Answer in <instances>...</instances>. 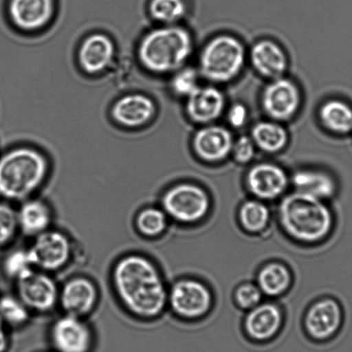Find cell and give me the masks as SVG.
Instances as JSON below:
<instances>
[{
    "label": "cell",
    "instance_id": "cell-7",
    "mask_svg": "<svg viewBox=\"0 0 352 352\" xmlns=\"http://www.w3.org/2000/svg\"><path fill=\"white\" fill-rule=\"evenodd\" d=\"M32 240L27 248L34 268L54 274L73 261L74 241L66 232L52 227Z\"/></svg>",
    "mask_w": 352,
    "mask_h": 352
},
{
    "label": "cell",
    "instance_id": "cell-8",
    "mask_svg": "<svg viewBox=\"0 0 352 352\" xmlns=\"http://www.w3.org/2000/svg\"><path fill=\"white\" fill-rule=\"evenodd\" d=\"M213 296L205 283L192 278L177 280L168 289L167 307L183 320H193L206 316Z\"/></svg>",
    "mask_w": 352,
    "mask_h": 352
},
{
    "label": "cell",
    "instance_id": "cell-30",
    "mask_svg": "<svg viewBox=\"0 0 352 352\" xmlns=\"http://www.w3.org/2000/svg\"><path fill=\"white\" fill-rule=\"evenodd\" d=\"M186 0H152L149 12L155 21L163 25H175L186 16Z\"/></svg>",
    "mask_w": 352,
    "mask_h": 352
},
{
    "label": "cell",
    "instance_id": "cell-1",
    "mask_svg": "<svg viewBox=\"0 0 352 352\" xmlns=\"http://www.w3.org/2000/svg\"><path fill=\"white\" fill-rule=\"evenodd\" d=\"M109 279L118 303L135 319H159L167 309L169 288L162 270L148 255L131 252L120 256Z\"/></svg>",
    "mask_w": 352,
    "mask_h": 352
},
{
    "label": "cell",
    "instance_id": "cell-25",
    "mask_svg": "<svg viewBox=\"0 0 352 352\" xmlns=\"http://www.w3.org/2000/svg\"><path fill=\"white\" fill-rule=\"evenodd\" d=\"M292 283V272L283 263H269L258 272L257 285L264 296H281L289 289Z\"/></svg>",
    "mask_w": 352,
    "mask_h": 352
},
{
    "label": "cell",
    "instance_id": "cell-34",
    "mask_svg": "<svg viewBox=\"0 0 352 352\" xmlns=\"http://www.w3.org/2000/svg\"><path fill=\"white\" fill-rule=\"evenodd\" d=\"M263 293L257 283H244L238 287L234 293L237 305L243 310H251L262 302Z\"/></svg>",
    "mask_w": 352,
    "mask_h": 352
},
{
    "label": "cell",
    "instance_id": "cell-15",
    "mask_svg": "<svg viewBox=\"0 0 352 352\" xmlns=\"http://www.w3.org/2000/svg\"><path fill=\"white\" fill-rule=\"evenodd\" d=\"M283 323L282 310L271 302H261L248 311L244 331L249 340L266 344L278 336Z\"/></svg>",
    "mask_w": 352,
    "mask_h": 352
},
{
    "label": "cell",
    "instance_id": "cell-31",
    "mask_svg": "<svg viewBox=\"0 0 352 352\" xmlns=\"http://www.w3.org/2000/svg\"><path fill=\"white\" fill-rule=\"evenodd\" d=\"M1 266L6 278L14 283L35 270L27 248H15L9 252L3 259Z\"/></svg>",
    "mask_w": 352,
    "mask_h": 352
},
{
    "label": "cell",
    "instance_id": "cell-10",
    "mask_svg": "<svg viewBox=\"0 0 352 352\" xmlns=\"http://www.w3.org/2000/svg\"><path fill=\"white\" fill-rule=\"evenodd\" d=\"M100 300V290L94 279L85 275L67 278L60 286L58 307L68 316L87 319Z\"/></svg>",
    "mask_w": 352,
    "mask_h": 352
},
{
    "label": "cell",
    "instance_id": "cell-24",
    "mask_svg": "<svg viewBox=\"0 0 352 352\" xmlns=\"http://www.w3.org/2000/svg\"><path fill=\"white\" fill-rule=\"evenodd\" d=\"M250 136L257 148L266 153L281 152L289 140L286 129L274 120L257 122L252 127Z\"/></svg>",
    "mask_w": 352,
    "mask_h": 352
},
{
    "label": "cell",
    "instance_id": "cell-3",
    "mask_svg": "<svg viewBox=\"0 0 352 352\" xmlns=\"http://www.w3.org/2000/svg\"><path fill=\"white\" fill-rule=\"evenodd\" d=\"M278 219L287 234L305 244L317 243L329 236L335 221L327 201L296 191L283 198Z\"/></svg>",
    "mask_w": 352,
    "mask_h": 352
},
{
    "label": "cell",
    "instance_id": "cell-19",
    "mask_svg": "<svg viewBox=\"0 0 352 352\" xmlns=\"http://www.w3.org/2000/svg\"><path fill=\"white\" fill-rule=\"evenodd\" d=\"M19 234L30 239L52 228L54 211L47 201L37 197L29 198L16 208Z\"/></svg>",
    "mask_w": 352,
    "mask_h": 352
},
{
    "label": "cell",
    "instance_id": "cell-5",
    "mask_svg": "<svg viewBox=\"0 0 352 352\" xmlns=\"http://www.w3.org/2000/svg\"><path fill=\"white\" fill-rule=\"evenodd\" d=\"M245 60L243 43L236 37L224 34L208 41L204 47L198 72L212 83H228L241 73Z\"/></svg>",
    "mask_w": 352,
    "mask_h": 352
},
{
    "label": "cell",
    "instance_id": "cell-37",
    "mask_svg": "<svg viewBox=\"0 0 352 352\" xmlns=\"http://www.w3.org/2000/svg\"><path fill=\"white\" fill-rule=\"evenodd\" d=\"M6 328V324L0 319V352H4L8 344V336Z\"/></svg>",
    "mask_w": 352,
    "mask_h": 352
},
{
    "label": "cell",
    "instance_id": "cell-33",
    "mask_svg": "<svg viewBox=\"0 0 352 352\" xmlns=\"http://www.w3.org/2000/svg\"><path fill=\"white\" fill-rule=\"evenodd\" d=\"M199 72L191 67H182L174 73L170 80V89L174 94L188 98L200 87Z\"/></svg>",
    "mask_w": 352,
    "mask_h": 352
},
{
    "label": "cell",
    "instance_id": "cell-36",
    "mask_svg": "<svg viewBox=\"0 0 352 352\" xmlns=\"http://www.w3.org/2000/svg\"><path fill=\"white\" fill-rule=\"evenodd\" d=\"M248 116L247 106L241 102H234L228 111L227 120L232 128L240 129L247 124Z\"/></svg>",
    "mask_w": 352,
    "mask_h": 352
},
{
    "label": "cell",
    "instance_id": "cell-29",
    "mask_svg": "<svg viewBox=\"0 0 352 352\" xmlns=\"http://www.w3.org/2000/svg\"><path fill=\"white\" fill-rule=\"evenodd\" d=\"M33 314L16 294L0 296V319L6 327H21L29 323Z\"/></svg>",
    "mask_w": 352,
    "mask_h": 352
},
{
    "label": "cell",
    "instance_id": "cell-28",
    "mask_svg": "<svg viewBox=\"0 0 352 352\" xmlns=\"http://www.w3.org/2000/svg\"><path fill=\"white\" fill-rule=\"evenodd\" d=\"M271 210L265 201L250 199L244 201L239 210V221L242 228L250 234H261L271 221Z\"/></svg>",
    "mask_w": 352,
    "mask_h": 352
},
{
    "label": "cell",
    "instance_id": "cell-14",
    "mask_svg": "<svg viewBox=\"0 0 352 352\" xmlns=\"http://www.w3.org/2000/svg\"><path fill=\"white\" fill-rule=\"evenodd\" d=\"M50 337L60 352H87L92 343V331L87 320L65 314L54 320Z\"/></svg>",
    "mask_w": 352,
    "mask_h": 352
},
{
    "label": "cell",
    "instance_id": "cell-22",
    "mask_svg": "<svg viewBox=\"0 0 352 352\" xmlns=\"http://www.w3.org/2000/svg\"><path fill=\"white\" fill-rule=\"evenodd\" d=\"M115 57V45L104 34H94L85 38L78 50V63L88 74L102 73L111 66Z\"/></svg>",
    "mask_w": 352,
    "mask_h": 352
},
{
    "label": "cell",
    "instance_id": "cell-16",
    "mask_svg": "<svg viewBox=\"0 0 352 352\" xmlns=\"http://www.w3.org/2000/svg\"><path fill=\"white\" fill-rule=\"evenodd\" d=\"M234 138L227 128L213 124L204 125L193 138V148L204 162H221L231 155Z\"/></svg>",
    "mask_w": 352,
    "mask_h": 352
},
{
    "label": "cell",
    "instance_id": "cell-4",
    "mask_svg": "<svg viewBox=\"0 0 352 352\" xmlns=\"http://www.w3.org/2000/svg\"><path fill=\"white\" fill-rule=\"evenodd\" d=\"M193 39L183 27L164 25L143 37L138 57L146 70L157 74L175 73L184 67L193 51Z\"/></svg>",
    "mask_w": 352,
    "mask_h": 352
},
{
    "label": "cell",
    "instance_id": "cell-18",
    "mask_svg": "<svg viewBox=\"0 0 352 352\" xmlns=\"http://www.w3.org/2000/svg\"><path fill=\"white\" fill-rule=\"evenodd\" d=\"M54 0H11L9 14L16 27L34 32L45 27L52 19Z\"/></svg>",
    "mask_w": 352,
    "mask_h": 352
},
{
    "label": "cell",
    "instance_id": "cell-20",
    "mask_svg": "<svg viewBox=\"0 0 352 352\" xmlns=\"http://www.w3.org/2000/svg\"><path fill=\"white\" fill-rule=\"evenodd\" d=\"M155 112V102L148 96L129 94L115 102L111 115L118 124L127 128H138L151 121Z\"/></svg>",
    "mask_w": 352,
    "mask_h": 352
},
{
    "label": "cell",
    "instance_id": "cell-27",
    "mask_svg": "<svg viewBox=\"0 0 352 352\" xmlns=\"http://www.w3.org/2000/svg\"><path fill=\"white\" fill-rule=\"evenodd\" d=\"M170 219L160 206L143 207L134 219L135 231L148 240H155L165 234Z\"/></svg>",
    "mask_w": 352,
    "mask_h": 352
},
{
    "label": "cell",
    "instance_id": "cell-12",
    "mask_svg": "<svg viewBox=\"0 0 352 352\" xmlns=\"http://www.w3.org/2000/svg\"><path fill=\"white\" fill-rule=\"evenodd\" d=\"M300 91L295 82L288 78L271 80L262 92L261 104L266 115L276 122L288 121L300 108Z\"/></svg>",
    "mask_w": 352,
    "mask_h": 352
},
{
    "label": "cell",
    "instance_id": "cell-35",
    "mask_svg": "<svg viewBox=\"0 0 352 352\" xmlns=\"http://www.w3.org/2000/svg\"><path fill=\"white\" fill-rule=\"evenodd\" d=\"M256 150L257 146L254 144L251 136L241 135L234 140L231 155L237 163L241 165H247L254 159Z\"/></svg>",
    "mask_w": 352,
    "mask_h": 352
},
{
    "label": "cell",
    "instance_id": "cell-17",
    "mask_svg": "<svg viewBox=\"0 0 352 352\" xmlns=\"http://www.w3.org/2000/svg\"><path fill=\"white\" fill-rule=\"evenodd\" d=\"M186 99L187 115L198 124H213L225 109L224 95L213 85L198 87Z\"/></svg>",
    "mask_w": 352,
    "mask_h": 352
},
{
    "label": "cell",
    "instance_id": "cell-6",
    "mask_svg": "<svg viewBox=\"0 0 352 352\" xmlns=\"http://www.w3.org/2000/svg\"><path fill=\"white\" fill-rule=\"evenodd\" d=\"M160 207L170 220L181 224H194L207 217L211 207L210 195L192 183H179L165 190Z\"/></svg>",
    "mask_w": 352,
    "mask_h": 352
},
{
    "label": "cell",
    "instance_id": "cell-9",
    "mask_svg": "<svg viewBox=\"0 0 352 352\" xmlns=\"http://www.w3.org/2000/svg\"><path fill=\"white\" fill-rule=\"evenodd\" d=\"M15 283V294L32 314H49L58 307L60 286L53 274L34 270Z\"/></svg>",
    "mask_w": 352,
    "mask_h": 352
},
{
    "label": "cell",
    "instance_id": "cell-23",
    "mask_svg": "<svg viewBox=\"0 0 352 352\" xmlns=\"http://www.w3.org/2000/svg\"><path fill=\"white\" fill-rule=\"evenodd\" d=\"M252 67L261 76L274 80L283 77L288 68V58L285 50L274 41H258L249 54Z\"/></svg>",
    "mask_w": 352,
    "mask_h": 352
},
{
    "label": "cell",
    "instance_id": "cell-2",
    "mask_svg": "<svg viewBox=\"0 0 352 352\" xmlns=\"http://www.w3.org/2000/svg\"><path fill=\"white\" fill-rule=\"evenodd\" d=\"M49 160L32 148H18L0 157V198L12 204L36 197L50 175Z\"/></svg>",
    "mask_w": 352,
    "mask_h": 352
},
{
    "label": "cell",
    "instance_id": "cell-11",
    "mask_svg": "<svg viewBox=\"0 0 352 352\" xmlns=\"http://www.w3.org/2000/svg\"><path fill=\"white\" fill-rule=\"evenodd\" d=\"M344 311L337 300L327 297L309 307L304 320L307 336L316 343H326L340 333Z\"/></svg>",
    "mask_w": 352,
    "mask_h": 352
},
{
    "label": "cell",
    "instance_id": "cell-32",
    "mask_svg": "<svg viewBox=\"0 0 352 352\" xmlns=\"http://www.w3.org/2000/svg\"><path fill=\"white\" fill-rule=\"evenodd\" d=\"M19 234L16 208L13 204L0 200V250L9 248Z\"/></svg>",
    "mask_w": 352,
    "mask_h": 352
},
{
    "label": "cell",
    "instance_id": "cell-21",
    "mask_svg": "<svg viewBox=\"0 0 352 352\" xmlns=\"http://www.w3.org/2000/svg\"><path fill=\"white\" fill-rule=\"evenodd\" d=\"M290 177L294 191L329 201L338 194V184L331 173L324 170L305 168L296 170Z\"/></svg>",
    "mask_w": 352,
    "mask_h": 352
},
{
    "label": "cell",
    "instance_id": "cell-26",
    "mask_svg": "<svg viewBox=\"0 0 352 352\" xmlns=\"http://www.w3.org/2000/svg\"><path fill=\"white\" fill-rule=\"evenodd\" d=\"M319 116L327 131L340 135L352 131V108L346 102L338 99L327 101L321 105Z\"/></svg>",
    "mask_w": 352,
    "mask_h": 352
},
{
    "label": "cell",
    "instance_id": "cell-13",
    "mask_svg": "<svg viewBox=\"0 0 352 352\" xmlns=\"http://www.w3.org/2000/svg\"><path fill=\"white\" fill-rule=\"evenodd\" d=\"M245 186L254 198L266 203L278 199L286 192L290 186V177L281 166L262 162L248 170Z\"/></svg>",
    "mask_w": 352,
    "mask_h": 352
}]
</instances>
